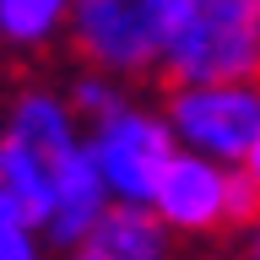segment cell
<instances>
[{"label":"cell","instance_id":"cell-1","mask_svg":"<svg viewBox=\"0 0 260 260\" xmlns=\"http://www.w3.org/2000/svg\"><path fill=\"white\" fill-rule=\"evenodd\" d=\"M162 92L260 81V0H190L157 65Z\"/></svg>","mask_w":260,"mask_h":260},{"label":"cell","instance_id":"cell-2","mask_svg":"<svg viewBox=\"0 0 260 260\" xmlns=\"http://www.w3.org/2000/svg\"><path fill=\"white\" fill-rule=\"evenodd\" d=\"M190 0H71V49L87 71L114 81L157 76L162 49L174 38Z\"/></svg>","mask_w":260,"mask_h":260},{"label":"cell","instance_id":"cell-3","mask_svg":"<svg viewBox=\"0 0 260 260\" xmlns=\"http://www.w3.org/2000/svg\"><path fill=\"white\" fill-rule=\"evenodd\" d=\"M87 152H92L114 206H152L157 179L174 162L179 141L162 119V109H146V103L130 98L119 114H109L103 125L87 130Z\"/></svg>","mask_w":260,"mask_h":260},{"label":"cell","instance_id":"cell-4","mask_svg":"<svg viewBox=\"0 0 260 260\" xmlns=\"http://www.w3.org/2000/svg\"><path fill=\"white\" fill-rule=\"evenodd\" d=\"M162 119L174 130L179 152L211 157L222 168H239L260 136V81L233 87H179L162 98Z\"/></svg>","mask_w":260,"mask_h":260},{"label":"cell","instance_id":"cell-5","mask_svg":"<svg viewBox=\"0 0 260 260\" xmlns=\"http://www.w3.org/2000/svg\"><path fill=\"white\" fill-rule=\"evenodd\" d=\"M233 179L239 168H222L195 152H174V162L162 168L157 195H152V217H157L174 239H211L233 228Z\"/></svg>","mask_w":260,"mask_h":260},{"label":"cell","instance_id":"cell-6","mask_svg":"<svg viewBox=\"0 0 260 260\" xmlns=\"http://www.w3.org/2000/svg\"><path fill=\"white\" fill-rule=\"evenodd\" d=\"M109 206L114 201H109V190H103V174H98L87 141H81L71 157L54 162V211H49V222H44V244L54 255L76 249V244L103 222Z\"/></svg>","mask_w":260,"mask_h":260},{"label":"cell","instance_id":"cell-7","mask_svg":"<svg viewBox=\"0 0 260 260\" xmlns=\"http://www.w3.org/2000/svg\"><path fill=\"white\" fill-rule=\"evenodd\" d=\"M0 136H11L16 146L38 152V157L54 168L60 157H71L81 146V119L71 114L65 92H54V87H22V92L11 98V109H6Z\"/></svg>","mask_w":260,"mask_h":260},{"label":"cell","instance_id":"cell-8","mask_svg":"<svg viewBox=\"0 0 260 260\" xmlns=\"http://www.w3.org/2000/svg\"><path fill=\"white\" fill-rule=\"evenodd\" d=\"M60 260H174V233L146 206H109L103 222Z\"/></svg>","mask_w":260,"mask_h":260},{"label":"cell","instance_id":"cell-9","mask_svg":"<svg viewBox=\"0 0 260 260\" xmlns=\"http://www.w3.org/2000/svg\"><path fill=\"white\" fill-rule=\"evenodd\" d=\"M0 211L22 217L44 233L49 211H54V168L38 152L16 146L11 136H0Z\"/></svg>","mask_w":260,"mask_h":260},{"label":"cell","instance_id":"cell-10","mask_svg":"<svg viewBox=\"0 0 260 260\" xmlns=\"http://www.w3.org/2000/svg\"><path fill=\"white\" fill-rule=\"evenodd\" d=\"M71 27V0H0V44L38 54Z\"/></svg>","mask_w":260,"mask_h":260},{"label":"cell","instance_id":"cell-11","mask_svg":"<svg viewBox=\"0 0 260 260\" xmlns=\"http://www.w3.org/2000/svg\"><path fill=\"white\" fill-rule=\"evenodd\" d=\"M65 103H71V114H76L81 125H103L109 114H119L130 103V87L114 81V76H103V71H81V76L71 81Z\"/></svg>","mask_w":260,"mask_h":260},{"label":"cell","instance_id":"cell-12","mask_svg":"<svg viewBox=\"0 0 260 260\" xmlns=\"http://www.w3.org/2000/svg\"><path fill=\"white\" fill-rule=\"evenodd\" d=\"M0 260H49V244L32 222L0 211Z\"/></svg>","mask_w":260,"mask_h":260},{"label":"cell","instance_id":"cell-13","mask_svg":"<svg viewBox=\"0 0 260 260\" xmlns=\"http://www.w3.org/2000/svg\"><path fill=\"white\" fill-rule=\"evenodd\" d=\"M239 174H244V179H249V184L260 190V136H255V146H249V157L239 162Z\"/></svg>","mask_w":260,"mask_h":260},{"label":"cell","instance_id":"cell-14","mask_svg":"<svg viewBox=\"0 0 260 260\" xmlns=\"http://www.w3.org/2000/svg\"><path fill=\"white\" fill-rule=\"evenodd\" d=\"M244 260H260V217L244 228Z\"/></svg>","mask_w":260,"mask_h":260}]
</instances>
